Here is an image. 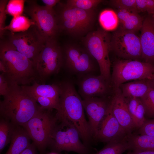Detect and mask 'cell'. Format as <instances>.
I'll return each instance as SVG.
<instances>
[{
	"mask_svg": "<svg viewBox=\"0 0 154 154\" xmlns=\"http://www.w3.org/2000/svg\"><path fill=\"white\" fill-rule=\"evenodd\" d=\"M58 84L59 96L56 117L71 123L82 138L86 142L88 141L91 135L88 123L85 117L82 100L72 81L65 80Z\"/></svg>",
	"mask_w": 154,
	"mask_h": 154,
	"instance_id": "obj_1",
	"label": "cell"
},
{
	"mask_svg": "<svg viewBox=\"0 0 154 154\" xmlns=\"http://www.w3.org/2000/svg\"><path fill=\"white\" fill-rule=\"evenodd\" d=\"M9 85L8 92L0 102V115L14 125L23 127L41 107L21 86L16 83Z\"/></svg>",
	"mask_w": 154,
	"mask_h": 154,
	"instance_id": "obj_2",
	"label": "cell"
},
{
	"mask_svg": "<svg viewBox=\"0 0 154 154\" xmlns=\"http://www.w3.org/2000/svg\"><path fill=\"white\" fill-rule=\"evenodd\" d=\"M0 60L6 67L3 74L9 84L28 85L37 77L33 62L6 39L0 40Z\"/></svg>",
	"mask_w": 154,
	"mask_h": 154,
	"instance_id": "obj_3",
	"label": "cell"
},
{
	"mask_svg": "<svg viewBox=\"0 0 154 154\" xmlns=\"http://www.w3.org/2000/svg\"><path fill=\"white\" fill-rule=\"evenodd\" d=\"M59 8L56 11L54 10L59 32L80 37L90 32L96 19L94 9L85 10L66 4L60 5Z\"/></svg>",
	"mask_w": 154,
	"mask_h": 154,
	"instance_id": "obj_4",
	"label": "cell"
},
{
	"mask_svg": "<svg viewBox=\"0 0 154 154\" xmlns=\"http://www.w3.org/2000/svg\"><path fill=\"white\" fill-rule=\"evenodd\" d=\"M154 75V64L138 60L122 59L112 65L111 86L115 92L120 85L131 80H150Z\"/></svg>",
	"mask_w": 154,
	"mask_h": 154,
	"instance_id": "obj_5",
	"label": "cell"
},
{
	"mask_svg": "<svg viewBox=\"0 0 154 154\" xmlns=\"http://www.w3.org/2000/svg\"><path fill=\"white\" fill-rule=\"evenodd\" d=\"M111 35L106 31L99 29L88 33L83 39L84 47L97 62L100 75L111 84Z\"/></svg>",
	"mask_w": 154,
	"mask_h": 154,
	"instance_id": "obj_6",
	"label": "cell"
},
{
	"mask_svg": "<svg viewBox=\"0 0 154 154\" xmlns=\"http://www.w3.org/2000/svg\"><path fill=\"white\" fill-rule=\"evenodd\" d=\"M62 50L63 67L70 73L79 76L95 75L100 70L96 61L84 47L69 45Z\"/></svg>",
	"mask_w": 154,
	"mask_h": 154,
	"instance_id": "obj_7",
	"label": "cell"
},
{
	"mask_svg": "<svg viewBox=\"0 0 154 154\" xmlns=\"http://www.w3.org/2000/svg\"><path fill=\"white\" fill-rule=\"evenodd\" d=\"M58 120L60 123L57 124L56 121L49 144L52 148L58 152L65 151L87 154L88 149L81 142L79 133L74 126L66 119Z\"/></svg>",
	"mask_w": 154,
	"mask_h": 154,
	"instance_id": "obj_8",
	"label": "cell"
},
{
	"mask_svg": "<svg viewBox=\"0 0 154 154\" xmlns=\"http://www.w3.org/2000/svg\"><path fill=\"white\" fill-rule=\"evenodd\" d=\"M24 11L31 17L45 42L56 39L59 32L54 8L38 4L35 1H26Z\"/></svg>",
	"mask_w": 154,
	"mask_h": 154,
	"instance_id": "obj_9",
	"label": "cell"
},
{
	"mask_svg": "<svg viewBox=\"0 0 154 154\" xmlns=\"http://www.w3.org/2000/svg\"><path fill=\"white\" fill-rule=\"evenodd\" d=\"M33 64L37 76L42 82L59 72L63 67V53L56 39L45 42Z\"/></svg>",
	"mask_w": 154,
	"mask_h": 154,
	"instance_id": "obj_10",
	"label": "cell"
},
{
	"mask_svg": "<svg viewBox=\"0 0 154 154\" xmlns=\"http://www.w3.org/2000/svg\"><path fill=\"white\" fill-rule=\"evenodd\" d=\"M41 107L23 127L26 130L34 144L42 152L49 145L51 135L57 121L56 117Z\"/></svg>",
	"mask_w": 154,
	"mask_h": 154,
	"instance_id": "obj_11",
	"label": "cell"
},
{
	"mask_svg": "<svg viewBox=\"0 0 154 154\" xmlns=\"http://www.w3.org/2000/svg\"><path fill=\"white\" fill-rule=\"evenodd\" d=\"M4 35L7 36L6 40L33 64L45 42L34 25L23 32L14 33L5 31Z\"/></svg>",
	"mask_w": 154,
	"mask_h": 154,
	"instance_id": "obj_12",
	"label": "cell"
},
{
	"mask_svg": "<svg viewBox=\"0 0 154 154\" xmlns=\"http://www.w3.org/2000/svg\"><path fill=\"white\" fill-rule=\"evenodd\" d=\"M111 51L123 59L141 58L140 38L135 33L119 29L111 36Z\"/></svg>",
	"mask_w": 154,
	"mask_h": 154,
	"instance_id": "obj_13",
	"label": "cell"
},
{
	"mask_svg": "<svg viewBox=\"0 0 154 154\" xmlns=\"http://www.w3.org/2000/svg\"><path fill=\"white\" fill-rule=\"evenodd\" d=\"M111 99L108 100L105 97H93L82 100L84 110L88 118L91 136L94 138L107 113Z\"/></svg>",
	"mask_w": 154,
	"mask_h": 154,
	"instance_id": "obj_14",
	"label": "cell"
},
{
	"mask_svg": "<svg viewBox=\"0 0 154 154\" xmlns=\"http://www.w3.org/2000/svg\"><path fill=\"white\" fill-rule=\"evenodd\" d=\"M78 77V92L83 99L105 97L111 88L110 84L100 74H89Z\"/></svg>",
	"mask_w": 154,
	"mask_h": 154,
	"instance_id": "obj_15",
	"label": "cell"
},
{
	"mask_svg": "<svg viewBox=\"0 0 154 154\" xmlns=\"http://www.w3.org/2000/svg\"><path fill=\"white\" fill-rule=\"evenodd\" d=\"M128 135L113 115L110 103L95 138L102 142L108 143L123 140Z\"/></svg>",
	"mask_w": 154,
	"mask_h": 154,
	"instance_id": "obj_16",
	"label": "cell"
},
{
	"mask_svg": "<svg viewBox=\"0 0 154 154\" xmlns=\"http://www.w3.org/2000/svg\"><path fill=\"white\" fill-rule=\"evenodd\" d=\"M111 105L112 114L128 135L136 130L129 112L124 97L119 89L114 92Z\"/></svg>",
	"mask_w": 154,
	"mask_h": 154,
	"instance_id": "obj_17",
	"label": "cell"
},
{
	"mask_svg": "<svg viewBox=\"0 0 154 154\" xmlns=\"http://www.w3.org/2000/svg\"><path fill=\"white\" fill-rule=\"evenodd\" d=\"M140 38L141 58L144 62H154V25L152 19L147 18L143 21Z\"/></svg>",
	"mask_w": 154,
	"mask_h": 154,
	"instance_id": "obj_18",
	"label": "cell"
},
{
	"mask_svg": "<svg viewBox=\"0 0 154 154\" xmlns=\"http://www.w3.org/2000/svg\"><path fill=\"white\" fill-rule=\"evenodd\" d=\"M21 86L27 93L49 98L58 104L59 96V88L58 83L40 84L35 81L31 86L23 85Z\"/></svg>",
	"mask_w": 154,
	"mask_h": 154,
	"instance_id": "obj_19",
	"label": "cell"
},
{
	"mask_svg": "<svg viewBox=\"0 0 154 154\" xmlns=\"http://www.w3.org/2000/svg\"><path fill=\"white\" fill-rule=\"evenodd\" d=\"M30 139L23 127L15 125L10 147L5 154H20L31 144Z\"/></svg>",
	"mask_w": 154,
	"mask_h": 154,
	"instance_id": "obj_20",
	"label": "cell"
},
{
	"mask_svg": "<svg viewBox=\"0 0 154 154\" xmlns=\"http://www.w3.org/2000/svg\"><path fill=\"white\" fill-rule=\"evenodd\" d=\"M116 13L120 29L134 33L141 29L143 21L138 13L119 9Z\"/></svg>",
	"mask_w": 154,
	"mask_h": 154,
	"instance_id": "obj_21",
	"label": "cell"
},
{
	"mask_svg": "<svg viewBox=\"0 0 154 154\" xmlns=\"http://www.w3.org/2000/svg\"><path fill=\"white\" fill-rule=\"evenodd\" d=\"M151 88L147 79L134 81L121 84L119 87L122 96L125 98H140Z\"/></svg>",
	"mask_w": 154,
	"mask_h": 154,
	"instance_id": "obj_22",
	"label": "cell"
},
{
	"mask_svg": "<svg viewBox=\"0 0 154 154\" xmlns=\"http://www.w3.org/2000/svg\"><path fill=\"white\" fill-rule=\"evenodd\" d=\"M130 150L134 151H154V136L134 133L128 135Z\"/></svg>",
	"mask_w": 154,
	"mask_h": 154,
	"instance_id": "obj_23",
	"label": "cell"
},
{
	"mask_svg": "<svg viewBox=\"0 0 154 154\" xmlns=\"http://www.w3.org/2000/svg\"><path fill=\"white\" fill-rule=\"evenodd\" d=\"M34 25L35 23L31 19L21 15L13 17L9 24L5 26L4 30L14 33L23 32Z\"/></svg>",
	"mask_w": 154,
	"mask_h": 154,
	"instance_id": "obj_24",
	"label": "cell"
},
{
	"mask_svg": "<svg viewBox=\"0 0 154 154\" xmlns=\"http://www.w3.org/2000/svg\"><path fill=\"white\" fill-rule=\"evenodd\" d=\"M130 146L127 137L123 140L110 142L102 149L94 154H122L130 150Z\"/></svg>",
	"mask_w": 154,
	"mask_h": 154,
	"instance_id": "obj_25",
	"label": "cell"
},
{
	"mask_svg": "<svg viewBox=\"0 0 154 154\" xmlns=\"http://www.w3.org/2000/svg\"><path fill=\"white\" fill-rule=\"evenodd\" d=\"M15 125L9 121L1 118L0 121V152L11 141Z\"/></svg>",
	"mask_w": 154,
	"mask_h": 154,
	"instance_id": "obj_26",
	"label": "cell"
},
{
	"mask_svg": "<svg viewBox=\"0 0 154 154\" xmlns=\"http://www.w3.org/2000/svg\"><path fill=\"white\" fill-rule=\"evenodd\" d=\"M99 19L101 25L106 31L114 29L119 23L116 12L112 10L103 11L100 14Z\"/></svg>",
	"mask_w": 154,
	"mask_h": 154,
	"instance_id": "obj_27",
	"label": "cell"
},
{
	"mask_svg": "<svg viewBox=\"0 0 154 154\" xmlns=\"http://www.w3.org/2000/svg\"><path fill=\"white\" fill-rule=\"evenodd\" d=\"M139 98L144 108L145 117L154 118V89L151 88Z\"/></svg>",
	"mask_w": 154,
	"mask_h": 154,
	"instance_id": "obj_28",
	"label": "cell"
},
{
	"mask_svg": "<svg viewBox=\"0 0 154 154\" xmlns=\"http://www.w3.org/2000/svg\"><path fill=\"white\" fill-rule=\"evenodd\" d=\"M102 1L101 0H68L65 4L70 7L90 10L94 9Z\"/></svg>",
	"mask_w": 154,
	"mask_h": 154,
	"instance_id": "obj_29",
	"label": "cell"
},
{
	"mask_svg": "<svg viewBox=\"0 0 154 154\" xmlns=\"http://www.w3.org/2000/svg\"><path fill=\"white\" fill-rule=\"evenodd\" d=\"M25 2L26 1L24 0H9L6 7L7 14L13 17L22 15Z\"/></svg>",
	"mask_w": 154,
	"mask_h": 154,
	"instance_id": "obj_30",
	"label": "cell"
},
{
	"mask_svg": "<svg viewBox=\"0 0 154 154\" xmlns=\"http://www.w3.org/2000/svg\"><path fill=\"white\" fill-rule=\"evenodd\" d=\"M110 3L118 9L139 13L136 0H113L110 1Z\"/></svg>",
	"mask_w": 154,
	"mask_h": 154,
	"instance_id": "obj_31",
	"label": "cell"
},
{
	"mask_svg": "<svg viewBox=\"0 0 154 154\" xmlns=\"http://www.w3.org/2000/svg\"><path fill=\"white\" fill-rule=\"evenodd\" d=\"M27 93L32 97L37 102H38L42 108L48 110L53 109H56L58 104L52 100L35 94Z\"/></svg>",
	"mask_w": 154,
	"mask_h": 154,
	"instance_id": "obj_32",
	"label": "cell"
},
{
	"mask_svg": "<svg viewBox=\"0 0 154 154\" xmlns=\"http://www.w3.org/2000/svg\"><path fill=\"white\" fill-rule=\"evenodd\" d=\"M146 119L145 116L144 108L139 98L133 121L136 130L138 129L142 125Z\"/></svg>",
	"mask_w": 154,
	"mask_h": 154,
	"instance_id": "obj_33",
	"label": "cell"
},
{
	"mask_svg": "<svg viewBox=\"0 0 154 154\" xmlns=\"http://www.w3.org/2000/svg\"><path fill=\"white\" fill-rule=\"evenodd\" d=\"M139 13L147 12L154 18V0H136Z\"/></svg>",
	"mask_w": 154,
	"mask_h": 154,
	"instance_id": "obj_34",
	"label": "cell"
},
{
	"mask_svg": "<svg viewBox=\"0 0 154 154\" xmlns=\"http://www.w3.org/2000/svg\"><path fill=\"white\" fill-rule=\"evenodd\" d=\"M8 1L0 0V37L2 39L5 32V22L6 18V8Z\"/></svg>",
	"mask_w": 154,
	"mask_h": 154,
	"instance_id": "obj_35",
	"label": "cell"
},
{
	"mask_svg": "<svg viewBox=\"0 0 154 154\" xmlns=\"http://www.w3.org/2000/svg\"><path fill=\"white\" fill-rule=\"evenodd\" d=\"M138 130V134L154 136V119H146Z\"/></svg>",
	"mask_w": 154,
	"mask_h": 154,
	"instance_id": "obj_36",
	"label": "cell"
},
{
	"mask_svg": "<svg viewBox=\"0 0 154 154\" xmlns=\"http://www.w3.org/2000/svg\"><path fill=\"white\" fill-rule=\"evenodd\" d=\"M124 98L129 112L133 122L139 98L135 97Z\"/></svg>",
	"mask_w": 154,
	"mask_h": 154,
	"instance_id": "obj_37",
	"label": "cell"
},
{
	"mask_svg": "<svg viewBox=\"0 0 154 154\" xmlns=\"http://www.w3.org/2000/svg\"><path fill=\"white\" fill-rule=\"evenodd\" d=\"M9 85L4 74H0V95L4 96L9 91Z\"/></svg>",
	"mask_w": 154,
	"mask_h": 154,
	"instance_id": "obj_38",
	"label": "cell"
},
{
	"mask_svg": "<svg viewBox=\"0 0 154 154\" xmlns=\"http://www.w3.org/2000/svg\"><path fill=\"white\" fill-rule=\"evenodd\" d=\"M42 1L46 7L50 8H53L57 4L60 2L59 0H42Z\"/></svg>",
	"mask_w": 154,
	"mask_h": 154,
	"instance_id": "obj_39",
	"label": "cell"
},
{
	"mask_svg": "<svg viewBox=\"0 0 154 154\" xmlns=\"http://www.w3.org/2000/svg\"><path fill=\"white\" fill-rule=\"evenodd\" d=\"M20 154H37L35 145L34 144H31Z\"/></svg>",
	"mask_w": 154,
	"mask_h": 154,
	"instance_id": "obj_40",
	"label": "cell"
},
{
	"mask_svg": "<svg viewBox=\"0 0 154 154\" xmlns=\"http://www.w3.org/2000/svg\"><path fill=\"white\" fill-rule=\"evenodd\" d=\"M127 154H154V151H129Z\"/></svg>",
	"mask_w": 154,
	"mask_h": 154,
	"instance_id": "obj_41",
	"label": "cell"
},
{
	"mask_svg": "<svg viewBox=\"0 0 154 154\" xmlns=\"http://www.w3.org/2000/svg\"><path fill=\"white\" fill-rule=\"evenodd\" d=\"M0 71L1 73L5 74L6 73V68L3 62L0 60Z\"/></svg>",
	"mask_w": 154,
	"mask_h": 154,
	"instance_id": "obj_42",
	"label": "cell"
},
{
	"mask_svg": "<svg viewBox=\"0 0 154 154\" xmlns=\"http://www.w3.org/2000/svg\"><path fill=\"white\" fill-rule=\"evenodd\" d=\"M151 88L154 89V75L150 80H147Z\"/></svg>",
	"mask_w": 154,
	"mask_h": 154,
	"instance_id": "obj_43",
	"label": "cell"
},
{
	"mask_svg": "<svg viewBox=\"0 0 154 154\" xmlns=\"http://www.w3.org/2000/svg\"><path fill=\"white\" fill-rule=\"evenodd\" d=\"M49 154H58L56 153H52Z\"/></svg>",
	"mask_w": 154,
	"mask_h": 154,
	"instance_id": "obj_44",
	"label": "cell"
},
{
	"mask_svg": "<svg viewBox=\"0 0 154 154\" xmlns=\"http://www.w3.org/2000/svg\"><path fill=\"white\" fill-rule=\"evenodd\" d=\"M152 20H153V25H154V19H152Z\"/></svg>",
	"mask_w": 154,
	"mask_h": 154,
	"instance_id": "obj_45",
	"label": "cell"
}]
</instances>
